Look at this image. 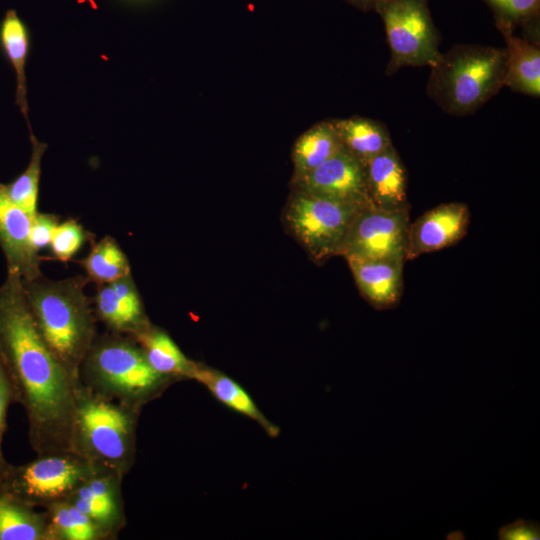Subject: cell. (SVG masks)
Returning a JSON list of instances; mask_svg holds the SVG:
<instances>
[{
	"mask_svg": "<svg viewBox=\"0 0 540 540\" xmlns=\"http://www.w3.org/2000/svg\"><path fill=\"white\" fill-rule=\"evenodd\" d=\"M0 357L28 421L37 455L71 450L74 378L40 335L21 277L8 272L0 286ZM72 451V450H71Z\"/></svg>",
	"mask_w": 540,
	"mask_h": 540,
	"instance_id": "cell-1",
	"label": "cell"
},
{
	"mask_svg": "<svg viewBox=\"0 0 540 540\" xmlns=\"http://www.w3.org/2000/svg\"><path fill=\"white\" fill-rule=\"evenodd\" d=\"M90 280L75 276L52 281L43 276L23 281L24 294L47 346L78 379V369L97 336V316L84 289Z\"/></svg>",
	"mask_w": 540,
	"mask_h": 540,
	"instance_id": "cell-2",
	"label": "cell"
},
{
	"mask_svg": "<svg viewBox=\"0 0 540 540\" xmlns=\"http://www.w3.org/2000/svg\"><path fill=\"white\" fill-rule=\"evenodd\" d=\"M78 380L97 395L139 410L173 383L153 370L133 338L109 331L95 337Z\"/></svg>",
	"mask_w": 540,
	"mask_h": 540,
	"instance_id": "cell-3",
	"label": "cell"
},
{
	"mask_svg": "<svg viewBox=\"0 0 540 540\" xmlns=\"http://www.w3.org/2000/svg\"><path fill=\"white\" fill-rule=\"evenodd\" d=\"M141 410L75 386L71 450L90 462L126 475L136 455V430Z\"/></svg>",
	"mask_w": 540,
	"mask_h": 540,
	"instance_id": "cell-4",
	"label": "cell"
},
{
	"mask_svg": "<svg viewBox=\"0 0 540 540\" xmlns=\"http://www.w3.org/2000/svg\"><path fill=\"white\" fill-rule=\"evenodd\" d=\"M505 49L457 44L431 67L427 94L446 113L466 116L504 86Z\"/></svg>",
	"mask_w": 540,
	"mask_h": 540,
	"instance_id": "cell-5",
	"label": "cell"
},
{
	"mask_svg": "<svg viewBox=\"0 0 540 540\" xmlns=\"http://www.w3.org/2000/svg\"><path fill=\"white\" fill-rule=\"evenodd\" d=\"M98 466L71 450L43 455L20 465L8 464L0 490L33 507L66 499L90 478Z\"/></svg>",
	"mask_w": 540,
	"mask_h": 540,
	"instance_id": "cell-6",
	"label": "cell"
},
{
	"mask_svg": "<svg viewBox=\"0 0 540 540\" xmlns=\"http://www.w3.org/2000/svg\"><path fill=\"white\" fill-rule=\"evenodd\" d=\"M364 208L293 190L285 222L312 260L322 263L341 255L359 211Z\"/></svg>",
	"mask_w": 540,
	"mask_h": 540,
	"instance_id": "cell-7",
	"label": "cell"
},
{
	"mask_svg": "<svg viewBox=\"0 0 540 540\" xmlns=\"http://www.w3.org/2000/svg\"><path fill=\"white\" fill-rule=\"evenodd\" d=\"M374 10L380 15L390 48L386 74L406 66H434L441 56L439 34L427 0H383Z\"/></svg>",
	"mask_w": 540,
	"mask_h": 540,
	"instance_id": "cell-8",
	"label": "cell"
},
{
	"mask_svg": "<svg viewBox=\"0 0 540 540\" xmlns=\"http://www.w3.org/2000/svg\"><path fill=\"white\" fill-rule=\"evenodd\" d=\"M409 208H362L347 236L342 256L348 260L399 259L405 261Z\"/></svg>",
	"mask_w": 540,
	"mask_h": 540,
	"instance_id": "cell-9",
	"label": "cell"
},
{
	"mask_svg": "<svg viewBox=\"0 0 540 540\" xmlns=\"http://www.w3.org/2000/svg\"><path fill=\"white\" fill-rule=\"evenodd\" d=\"M293 186V190L360 207L372 205L365 166L344 147L315 169L293 176Z\"/></svg>",
	"mask_w": 540,
	"mask_h": 540,
	"instance_id": "cell-10",
	"label": "cell"
},
{
	"mask_svg": "<svg viewBox=\"0 0 540 540\" xmlns=\"http://www.w3.org/2000/svg\"><path fill=\"white\" fill-rule=\"evenodd\" d=\"M125 475L107 468H100L70 496L72 505L88 516L108 537L118 538L126 526L122 481Z\"/></svg>",
	"mask_w": 540,
	"mask_h": 540,
	"instance_id": "cell-11",
	"label": "cell"
},
{
	"mask_svg": "<svg viewBox=\"0 0 540 540\" xmlns=\"http://www.w3.org/2000/svg\"><path fill=\"white\" fill-rule=\"evenodd\" d=\"M470 211L466 204L450 202L436 206L409 224L405 261L444 249L467 233Z\"/></svg>",
	"mask_w": 540,
	"mask_h": 540,
	"instance_id": "cell-12",
	"label": "cell"
},
{
	"mask_svg": "<svg viewBox=\"0 0 540 540\" xmlns=\"http://www.w3.org/2000/svg\"><path fill=\"white\" fill-rule=\"evenodd\" d=\"M93 305L109 332L134 338L151 325L132 274L98 284Z\"/></svg>",
	"mask_w": 540,
	"mask_h": 540,
	"instance_id": "cell-13",
	"label": "cell"
},
{
	"mask_svg": "<svg viewBox=\"0 0 540 540\" xmlns=\"http://www.w3.org/2000/svg\"><path fill=\"white\" fill-rule=\"evenodd\" d=\"M32 217L14 204L0 183V247L7 271L18 274L23 281L42 277L41 257L31 241Z\"/></svg>",
	"mask_w": 540,
	"mask_h": 540,
	"instance_id": "cell-14",
	"label": "cell"
},
{
	"mask_svg": "<svg viewBox=\"0 0 540 540\" xmlns=\"http://www.w3.org/2000/svg\"><path fill=\"white\" fill-rule=\"evenodd\" d=\"M361 295L377 310L394 308L403 290L404 260H348Z\"/></svg>",
	"mask_w": 540,
	"mask_h": 540,
	"instance_id": "cell-15",
	"label": "cell"
},
{
	"mask_svg": "<svg viewBox=\"0 0 540 540\" xmlns=\"http://www.w3.org/2000/svg\"><path fill=\"white\" fill-rule=\"evenodd\" d=\"M365 171L372 205L384 210L410 208L407 199V173L393 145L370 160Z\"/></svg>",
	"mask_w": 540,
	"mask_h": 540,
	"instance_id": "cell-16",
	"label": "cell"
},
{
	"mask_svg": "<svg viewBox=\"0 0 540 540\" xmlns=\"http://www.w3.org/2000/svg\"><path fill=\"white\" fill-rule=\"evenodd\" d=\"M502 33L505 49L504 86L533 97L540 95V49L529 40L513 34V28L497 26Z\"/></svg>",
	"mask_w": 540,
	"mask_h": 540,
	"instance_id": "cell-17",
	"label": "cell"
},
{
	"mask_svg": "<svg viewBox=\"0 0 540 540\" xmlns=\"http://www.w3.org/2000/svg\"><path fill=\"white\" fill-rule=\"evenodd\" d=\"M133 339L149 365L162 377L173 383L194 378L198 363L187 358L164 330L151 324Z\"/></svg>",
	"mask_w": 540,
	"mask_h": 540,
	"instance_id": "cell-18",
	"label": "cell"
},
{
	"mask_svg": "<svg viewBox=\"0 0 540 540\" xmlns=\"http://www.w3.org/2000/svg\"><path fill=\"white\" fill-rule=\"evenodd\" d=\"M0 45L12 65L16 75V104L28 123L30 135L33 134L28 118L26 63L30 51V34L26 24L16 11L8 10L0 24Z\"/></svg>",
	"mask_w": 540,
	"mask_h": 540,
	"instance_id": "cell-19",
	"label": "cell"
},
{
	"mask_svg": "<svg viewBox=\"0 0 540 540\" xmlns=\"http://www.w3.org/2000/svg\"><path fill=\"white\" fill-rule=\"evenodd\" d=\"M332 123L343 147L364 166L393 145L387 127L379 121L355 116Z\"/></svg>",
	"mask_w": 540,
	"mask_h": 540,
	"instance_id": "cell-20",
	"label": "cell"
},
{
	"mask_svg": "<svg viewBox=\"0 0 540 540\" xmlns=\"http://www.w3.org/2000/svg\"><path fill=\"white\" fill-rule=\"evenodd\" d=\"M193 380L203 384L228 408L256 421L270 436L278 435V428L263 415L248 392L231 377L198 363Z\"/></svg>",
	"mask_w": 540,
	"mask_h": 540,
	"instance_id": "cell-21",
	"label": "cell"
},
{
	"mask_svg": "<svg viewBox=\"0 0 540 540\" xmlns=\"http://www.w3.org/2000/svg\"><path fill=\"white\" fill-rule=\"evenodd\" d=\"M45 511L0 490V540H46Z\"/></svg>",
	"mask_w": 540,
	"mask_h": 540,
	"instance_id": "cell-22",
	"label": "cell"
},
{
	"mask_svg": "<svg viewBox=\"0 0 540 540\" xmlns=\"http://www.w3.org/2000/svg\"><path fill=\"white\" fill-rule=\"evenodd\" d=\"M343 148L331 121H323L305 131L293 147L294 176L303 175Z\"/></svg>",
	"mask_w": 540,
	"mask_h": 540,
	"instance_id": "cell-23",
	"label": "cell"
},
{
	"mask_svg": "<svg viewBox=\"0 0 540 540\" xmlns=\"http://www.w3.org/2000/svg\"><path fill=\"white\" fill-rule=\"evenodd\" d=\"M46 540H108L106 534L66 499L45 508Z\"/></svg>",
	"mask_w": 540,
	"mask_h": 540,
	"instance_id": "cell-24",
	"label": "cell"
},
{
	"mask_svg": "<svg viewBox=\"0 0 540 540\" xmlns=\"http://www.w3.org/2000/svg\"><path fill=\"white\" fill-rule=\"evenodd\" d=\"M79 263L85 269L87 278L97 284L109 283L131 274L125 252L111 236L94 243L89 254Z\"/></svg>",
	"mask_w": 540,
	"mask_h": 540,
	"instance_id": "cell-25",
	"label": "cell"
},
{
	"mask_svg": "<svg viewBox=\"0 0 540 540\" xmlns=\"http://www.w3.org/2000/svg\"><path fill=\"white\" fill-rule=\"evenodd\" d=\"M31 157L26 169L11 183L1 184L6 196L31 217L37 212L41 163L47 144L30 135Z\"/></svg>",
	"mask_w": 540,
	"mask_h": 540,
	"instance_id": "cell-26",
	"label": "cell"
},
{
	"mask_svg": "<svg viewBox=\"0 0 540 540\" xmlns=\"http://www.w3.org/2000/svg\"><path fill=\"white\" fill-rule=\"evenodd\" d=\"M493 11L496 26L514 29L522 25L536 34L539 24L540 0H482Z\"/></svg>",
	"mask_w": 540,
	"mask_h": 540,
	"instance_id": "cell-27",
	"label": "cell"
},
{
	"mask_svg": "<svg viewBox=\"0 0 540 540\" xmlns=\"http://www.w3.org/2000/svg\"><path fill=\"white\" fill-rule=\"evenodd\" d=\"M91 239V234L74 219H67L55 228L50 249L54 258L66 263Z\"/></svg>",
	"mask_w": 540,
	"mask_h": 540,
	"instance_id": "cell-28",
	"label": "cell"
},
{
	"mask_svg": "<svg viewBox=\"0 0 540 540\" xmlns=\"http://www.w3.org/2000/svg\"><path fill=\"white\" fill-rule=\"evenodd\" d=\"M13 403H17L16 391L8 371L0 357V481L5 469L9 464L4 457L2 443L7 427L8 409Z\"/></svg>",
	"mask_w": 540,
	"mask_h": 540,
	"instance_id": "cell-29",
	"label": "cell"
},
{
	"mask_svg": "<svg viewBox=\"0 0 540 540\" xmlns=\"http://www.w3.org/2000/svg\"><path fill=\"white\" fill-rule=\"evenodd\" d=\"M59 224V218L51 213L37 212L31 221V241L39 252L50 246L53 232Z\"/></svg>",
	"mask_w": 540,
	"mask_h": 540,
	"instance_id": "cell-30",
	"label": "cell"
},
{
	"mask_svg": "<svg viewBox=\"0 0 540 540\" xmlns=\"http://www.w3.org/2000/svg\"><path fill=\"white\" fill-rule=\"evenodd\" d=\"M500 540H539V523L531 520L518 519L513 523L502 526L498 532Z\"/></svg>",
	"mask_w": 540,
	"mask_h": 540,
	"instance_id": "cell-31",
	"label": "cell"
},
{
	"mask_svg": "<svg viewBox=\"0 0 540 540\" xmlns=\"http://www.w3.org/2000/svg\"><path fill=\"white\" fill-rule=\"evenodd\" d=\"M352 4L356 5L357 7L361 8L362 10H370L374 9L376 4L383 0H348Z\"/></svg>",
	"mask_w": 540,
	"mask_h": 540,
	"instance_id": "cell-32",
	"label": "cell"
}]
</instances>
